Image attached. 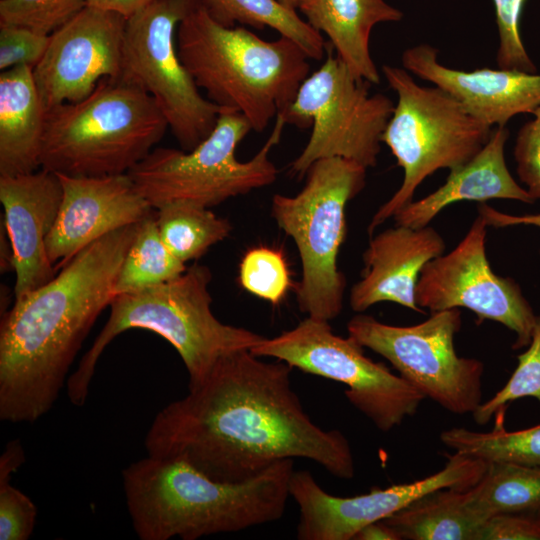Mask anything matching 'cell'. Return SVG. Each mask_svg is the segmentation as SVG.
I'll return each mask as SVG.
<instances>
[{
  "label": "cell",
  "mask_w": 540,
  "mask_h": 540,
  "mask_svg": "<svg viewBox=\"0 0 540 540\" xmlns=\"http://www.w3.org/2000/svg\"><path fill=\"white\" fill-rule=\"evenodd\" d=\"M292 369L249 349L223 356L185 397L156 414L145 437L147 454L182 459L225 482L245 481L293 458L353 478L348 439L310 419L291 387Z\"/></svg>",
  "instance_id": "cell-1"
},
{
  "label": "cell",
  "mask_w": 540,
  "mask_h": 540,
  "mask_svg": "<svg viewBox=\"0 0 540 540\" xmlns=\"http://www.w3.org/2000/svg\"><path fill=\"white\" fill-rule=\"evenodd\" d=\"M141 222L117 229L70 259L46 284L15 298L0 325V419L33 423L54 405L101 312L115 297Z\"/></svg>",
  "instance_id": "cell-2"
},
{
  "label": "cell",
  "mask_w": 540,
  "mask_h": 540,
  "mask_svg": "<svg viewBox=\"0 0 540 540\" xmlns=\"http://www.w3.org/2000/svg\"><path fill=\"white\" fill-rule=\"evenodd\" d=\"M293 459L240 482L210 478L188 462L148 455L122 471L128 512L141 540H196L279 520Z\"/></svg>",
  "instance_id": "cell-3"
},
{
  "label": "cell",
  "mask_w": 540,
  "mask_h": 540,
  "mask_svg": "<svg viewBox=\"0 0 540 540\" xmlns=\"http://www.w3.org/2000/svg\"><path fill=\"white\" fill-rule=\"evenodd\" d=\"M176 46L207 98L242 114L256 132L287 110L310 71L309 56L293 40L267 41L244 27L223 26L202 3L179 23Z\"/></svg>",
  "instance_id": "cell-4"
},
{
  "label": "cell",
  "mask_w": 540,
  "mask_h": 540,
  "mask_svg": "<svg viewBox=\"0 0 540 540\" xmlns=\"http://www.w3.org/2000/svg\"><path fill=\"white\" fill-rule=\"evenodd\" d=\"M211 280L210 269L194 263L167 282L116 295L103 329L67 379L71 403L84 405L103 351L130 329L154 332L174 347L187 370L188 388L202 382L223 356L262 341L264 336L222 323L213 314Z\"/></svg>",
  "instance_id": "cell-5"
},
{
  "label": "cell",
  "mask_w": 540,
  "mask_h": 540,
  "mask_svg": "<svg viewBox=\"0 0 540 540\" xmlns=\"http://www.w3.org/2000/svg\"><path fill=\"white\" fill-rule=\"evenodd\" d=\"M167 129L146 91L121 76L104 78L83 100L46 112L41 168L75 177L126 174Z\"/></svg>",
  "instance_id": "cell-6"
},
{
  "label": "cell",
  "mask_w": 540,
  "mask_h": 540,
  "mask_svg": "<svg viewBox=\"0 0 540 540\" xmlns=\"http://www.w3.org/2000/svg\"><path fill=\"white\" fill-rule=\"evenodd\" d=\"M366 173L355 161L323 158L310 166L299 193L272 198L271 216L299 253L296 298L309 317L330 321L342 312L346 279L337 257L347 231L345 209L365 187Z\"/></svg>",
  "instance_id": "cell-7"
},
{
  "label": "cell",
  "mask_w": 540,
  "mask_h": 540,
  "mask_svg": "<svg viewBox=\"0 0 540 540\" xmlns=\"http://www.w3.org/2000/svg\"><path fill=\"white\" fill-rule=\"evenodd\" d=\"M397 104L382 134L403 169L397 191L374 213L370 235L413 201L419 185L439 169H454L475 157L489 140L492 129L472 116L443 89L421 86L404 68L382 66Z\"/></svg>",
  "instance_id": "cell-8"
},
{
  "label": "cell",
  "mask_w": 540,
  "mask_h": 540,
  "mask_svg": "<svg viewBox=\"0 0 540 540\" xmlns=\"http://www.w3.org/2000/svg\"><path fill=\"white\" fill-rule=\"evenodd\" d=\"M285 125L279 113L262 148L239 161L236 149L252 127L242 114L223 110L212 132L194 149L154 148L128 175L154 209L174 201L211 208L275 182L278 169L269 155Z\"/></svg>",
  "instance_id": "cell-9"
},
{
  "label": "cell",
  "mask_w": 540,
  "mask_h": 540,
  "mask_svg": "<svg viewBox=\"0 0 540 540\" xmlns=\"http://www.w3.org/2000/svg\"><path fill=\"white\" fill-rule=\"evenodd\" d=\"M328 43L326 58L308 75L284 113L286 124L312 127L290 173L305 177L310 166L323 158L340 157L365 168L377 165L381 138L394 111L382 93L370 94L368 81L355 76Z\"/></svg>",
  "instance_id": "cell-10"
},
{
  "label": "cell",
  "mask_w": 540,
  "mask_h": 540,
  "mask_svg": "<svg viewBox=\"0 0 540 540\" xmlns=\"http://www.w3.org/2000/svg\"><path fill=\"white\" fill-rule=\"evenodd\" d=\"M202 0H156L126 20L121 77L146 91L184 151L214 129L219 106L205 98L183 65L176 31Z\"/></svg>",
  "instance_id": "cell-11"
},
{
  "label": "cell",
  "mask_w": 540,
  "mask_h": 540,
  "mask_svg": "<svg viewBox=\"0 0 540 540\" xmlns=\"http://www.w3.org/2000/svg\"><path fill=\"white\" fill-rule=\"evenodd\" d=\"M250 351L348 387V401L382 432L413 416L426 396L386 365L368 358L351 337L335 334L329 321L307 316L290 330L264 338Z\"/></svg>",
  "instance_id": "cell-12"
},
{
  "label": "cell",
  "mask_w": 540,
  "mask_h": 540,
  "mask_svg": "<svg viewBox=\"0 0 540 540\" xmlns=\"http://www.w3.org/2000/svg\"><path fill=\"white\" fill-rule=\"evenodd\" d=\"M462 324L459 309L433 312L425 321L395 326L358 314L348 336L388 360L399 375L444 409L473 413L482 403L483 363L457 355L454 338Z\"/></svg>",
  "instance_id": "cell-13"
},
{
  "label": "cell",
  "mask_w": 540,
  "mask_h": 540,
  "mask_svg": "<svg viewBox=\"0 0 540 540\" xmlns=\"http://www.w3.org/2000/svg\"><path fill=\"white\" fill-rule=\"evenodd\" d=\"M487 227L481 214L458 245L430 260L415 290L417 305L433 312L466 308L477 323L498 322L516 334L513 349L528 346L537 316L519 285L495 274L486 254Z\"/></svg>",
  "instance_id": "cell-14"
},
{
  "label": "cell",
  "mask_w": 540,
  "mask_h": 540,
  "mask_svg": "<svg viewBox=\"0 0 540 540\" xmlns=\"http://www.w3.org/2000/svg\"><path fill=\"white\" fill-rule=\"evenodd\" d=\"M486 467L480 459L455 452L448 455L443 469L428 477L387 488L373 487L353 497L329 494L309 471H293L289 493L299 508L297 539L353 540L366 525L393 515L429 492L470 489Z\"/></svg>",
  "instance_id": "cell-15"
},
{
  "label": "cell",
  "mask_w": 540,
  "mask_h": 540,
  "mask_svg": "<svg viewBox=\"0 0 540 540\" xmlns=\"http://www.w3.org/2000/svg\"><path fill=\"white\" fill-rule=\"evenodd\" d=\"M126 20L87 5L50 34L48 47L33 68L46 112L83 100L104 78L121 76Z\"/></svg>",
  "instance_id": "cell-16"
},
{
  "label": "cell",
  "mask_w": 540,
  "mask_h": 540,
  "mask_svg": "<svg viewBox=\"0 0 540 540\" xmlns=\"http://www.w3.org/2000/svg\"><path fill=\"white\" fill-rule=\"evenodd\" d=\"M58 176L63 199L46 239L47 255L56 269H61L101 237L142 222L155 213L128 173L101 177Z\"/></svg>",
  "instance_id": "cell-17"
},
{
  "label": "cell",
  "mask_w": 540,
  "mask_h": 540,
  "mask_svg": "<svg viewBox=\"0 0 540 540\" xmlns=\"http://www.w3.org/2000/svg\"><path fill=\"white\" fill-rule=\"evenodd\" d=\"M63 199L58 174L40 168L13 176H0V201L10 239L16 274L15 298L46 284L56 275L46 251Z\"/></svg>",
  "instance_id": "cell-18"
},
{
  "label": "cell",
  "mask_w": 540,
  "mask_h": 540,
  "mask_svg": "<svg viewBox=\"0 0 540 540\" xmlns=\"http://www.w3.org/2000/svg\"><path fill=\"white\" fill-rule=\"evenodd\" d=\"M402 65L448 92L489 127L505 126L517 114H533L540 106V75L536 73L504 68L453 69L438 61V50L429 44L405 50Z\"/></svg>",
  "instance_id": "cell-19"
},
{
  "label": "cell",
  "mask_w": 540,
  "mask_h": 540,
  "mask_svg": "<svg viewBox=\"0 0 540 540\" xmlns=\"http://www.w3.org/2000/svg\"><path fill=\"white\" fill-rule=\"evenodd\" d=\"M445 242L431 226L412 228L396 224L373 236L363 253L361 279L350 290L353 311L364 312L380 302H393L425 313L415 299L423 267L442 255Z\"/></svg>",
  "instance_id": "cell-20"
},
{
  "label": "cell",
  "mask_w": 540,
  "mask_h": 540,
  "mask_svg": "<svg viewBox=\"0 0 540 540\" xmlns=\"http://www.w3.org/2000/svg\"><path fill=\"white\" fill-rule=\"evenodd\" d=\"M508 137V129L498 126L475 157L449 170L442 186L402 208L393 217L396 224L412 228L428 226L443 209L460 201L484 203L491 199H509L534 203L507 168L504 152Z\"/></svg>",
  "instance_id": "cell-21"
},
{
  "label": "cell",
  "mask_w": 540,
  "mask_h": 540,
  "mask_svg": "<svg viewBox=\"0 0 540 540\" xmlns=\"http://www.w3.org/2000/svg\"><path fill=\"white\" fill-rule=\"evenodd\" d=\"M297 10L328 37L335 54L355 76L380 83L370 54V34L379 23L400 21L403 13L399 9L384 0H302Z\"/></svg>",
  "instance_id": "cell-22"
},
{
  "label": "cell",
  "mask_w": 540,
  "mask_h": 540,
  "mask_svg": "<svg viewBox=\"0 0 540 540\" xmlns=\"http://www.w3.org/2000/svg\"><path fill=\"white\" fill-rule=\"evenodd\" d=\"M46 111L33 68L17 66L0 74V176L41 168Z\"/></svg>",
  "instance_id": "cell-23"
},
{
  "label": "cell",
  "mask_w": 540,
  "mask_h": 540,
  "mask_svg": "<svg viewBox=\"0 0 540 540\" xmlns=\"http://www.w3.org/2000/svg\"><path fill=\"white\" fill-rule=\"evenodd\" d=\"M399 540H477L483 522L466 507L463 491L438 489L381 520Z\"/></svg>",
  "instance_id": "cell-24"
},
{
  "label": "cell",
  "mask_w": 540,
  "mask_h": 540,
  "mask_svg": "<svg viewBox=\"0 0 540 540\" xmlns=\"http://www.w3.org/2000/svg\"><path fill=\"white\" fill-rule=\"evenodd\" d=\"M463 499L481 522L499 513L540 510V468L487 463L482 478L463 491Z\"/></svg>",
  "instance_id": "cell-25"
},
{
  "label": "cell",
  "mask_w": 540,
  "mask_h": 540,
  "mask_svg": "<svg viewBox=\"0 0 540 540\" xmlns=\"http://www.w3.org/2000/svg\"><path fill=\"white\" fill-rule=\"evenodd\" d=\"M202 5L223 26L269 27L296 42L310 59L321 60L326 54L322 34L278 0H202Z\"/></svg>",
  "instance_id": "cell-26"
},
{
  "label": "cell",
  "mask_w": 540,
  "mask_h": 540,
  "mask_svg": "<svg viewBox=\"0 0 540 540\" xmlns=\"http://www.w3.org/2000/svg\"><path fill=\"white\" fill-rule=\"evenodd\" d=\"M155 221L164 244L183 263L201 258L232 231L229 220L188 201H174L155 209Z\"/></svg>",
  "instance_id": "cell-27"
},
{
  "label": "cell",
  "mask_w": 540,
  "mask_h": 540,
  "mask_svg": "<svg viewBox=\"0 0 540 540\" xmlns=\"http://www.w3.org/2000/svg\"><path fill=\"white\" fill-rule=\"evenodd\" d=\"M496 424L488 432L454 427L443 431L440 440L455 452L486 463L540 468V424L518 431H507L503 423Z\"/></svg>",
  "instance_id": "cell-28"
},
{
  "label": "cell",
  "mask_w": 540,
  "mask_h": 540,
  "mask_svg": "<svg viewBox=\"0 0 540 540\" xmlns=\"http://www.w3.org/2000/svg\"><path fill=\"white\" fill-rule=\"evenodd\" d=\"M186 269L161 239L154 213L139 225L119 271L115 296L167 282Z\"/></svg>",
  "instance_id": "cell-29"
},
{
  "label": "cell",
  "mask_w": 540,
  "mask_h": 540,
  "mask_svg": "<svg viewBox=\"0 0 540 540\" xmlns=\"http://www.w3.org/2000/svg\"><path fill=\"white\" fill-rule=\"evenodd\" d=\"M517 359V367L506 384L472 413L479 425H485L495 416L497 423L503 422L507 406L520 398L533 397L540 404V316H537L527 350Z\"/></svg>",
  "instance_id": "cell-30"
},
{
  "label": "cell",
  "mask_w": 540,
  "mask_h": 540,
  "mask_svg": "<svg viewBox=\"0 0 540 540\" xmlns=\"http://www.w3.org/2000/svg\"><path fill=\"white\" fill-rule=\"evenodd\" d=\"M239 282L247 292L273 305L284 300L292 285L284 255L265 246L251 248L243 255Z\"/></svg>",
  "instance_id": "cell-31"
},
{
  "label": "cell",
  "mask_w": 540,
  "mask_h": 540,
  "mask_svg": "<svg viewBox=\"0 0 540 540\" xmlns=\"http://www.w3.org/2000/svg\"><path fill=\"white\" fill-rule=\"evenodd\" d=\"M88 0H0V24L50 35L68 22Z\"/></svg>",
  "instance_id": "cell-32"
},
{
  "label": "cell",
  "mask_w": 540,
  "mask_h": 540,
  "mask_svg": "<svg viewBox=\"0 0 540 540\" xmlns=\"http://www.w3.org/2000/svg\"><path fill=\"white\" fill-rule=\"evenodd\" d=\"M525 0H493L499 32L496 61L499 68L536 73L520 34V18Z\"/></svg>",
  "instance_id": "cell-33"
},
{
  "label": "cell",
  "mask_w": 540,
  "mask_h": 540,
  "mask_svg": "<svg viewBox=\"0 0 540 540\" xmlns=\"http://www.w3.org/2000/svg\"><path fill=\"white\" fill-rule=\"evenodd\" d=\"M11 475L0 471V540H27L35 527L37 508L10 484Z\"/></svg>",
  "instance_id": "cell-34"
},
{
  "label": "cell",
  "mask_w": 540,
  "mask_h": 540,
  "mask_svg": "<svg viewBox=\"0 0 540 540\" xmlns=\"http://www.w3.org/2000/svg\"><path fill=\"white\" fill-rule=\"evenodd\" d=\"M50 35L29 28L0 24V70L17 66L34 68L42 59Z\"/></svg>",
  "instance_id": "cell-35"
},
{
  "label": "cell",
  "mask_w": 540,
  "mask_h": 540,
  "mask_svg": "<svg viewBox=\"0 0 540 540\" xmlns=\"http://www.w3.org/2000/svg\"><path fill=\"white\" fill-rule=\"evenodd\" d=\"M477 540H540V510L492 515L482 523Z\"/></svg>",
  "instance_id": "cell-36"
},
{
  "label": "cell",
  "mask_w": 540,
  "mask_h": 540,
  "mask_svg": "<svg viewBox=\"0 0 540 540\" xmlns=\"http://www.w3.org/2000/svg\"><path fill=\"white\" fill-rule=\"evenodd\" d=\"M516 171L534 199H540V119L526 122L518 131L514 148Z\"/></svg>",
  "instance_id": "cell-37"
},
{
  "label": "cell",
  "mask_w": 540,
  "mask_h": 540,
  "mask_svg": "<svg viewBox=\"0 0 540 540\" xmlns=\"http://www.w3.org/2000/svg\"><path fill=\"white\" fill-rule=\"evenodd\" d=\"M478 213L483 216L488 226L502 228L515 225H532L540 228V213L522 216L510 215L500 212L485 203L480 204Z\"/></svg>",
  "instance_id": "cell-38"
},
{
  "label": "cell",
  "mask_w": 540,
  "mask_h": 540,
  "mask_svg": "<svg viewBox=\"0 0 540 540\" xmlns=\"http://www.w3.org/2000/svg\"><path fill=\"white\" fill-rule=\"evenodd\" d=\"M156 0H88L87 5L118 13L128 19Z\"/></svg>",
  "instance_id": "cell-39"
},
{
  "label": "cell",
  "mask_w": 540,
  "mask_h": 540,
  "mask_svg": "<svg viewBox=\"0 0 540 540\" xmlns=\"http://www.w3.org/2000/svg\"><path fill=\"white\" fill-rule=\"evenodd\" d=\"M353 540H399V537L383 521H377L359 530Z\"/></svg>",
  "instance_id": "cell-40"
},
{
  "label": "cell",
  "mask_w": 540,
  "mask_h": 540,
  "mask_svg": "<svg viewBox=\"0 0 540 540\" xmlns=\"http://www.w3.org/2000/svg\"><path fill=\"white\" fill-rule=\"evenodd\" d=\"M278 1L281 2L284 6L293 10H297L300 3L302 2V0H278Z\"/></svg>",
  "instance_id": "cell-41"
},
{
  "label": "cell",
  "mask_w": 540,
  "mask_h": 540,
  "mask_svg": "<svg viewBox=\"0 0 540 540\" xmlns=\"http://www.w3.org/2000/svg\"><path fill=\"white\" fill-rule=\"evenodd\" d=\"M533 115L536 118L540 119V106L533 112Z\"/></svg>",
  "instance_id": "cell-42"
}]
</instances>
